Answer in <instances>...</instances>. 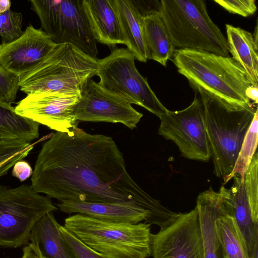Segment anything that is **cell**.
<instances>
[{
    "mask_svg": "<svg viewBox=\"0 0 258 258\" xmlns=\"http://www.w3.org/2000/svg\"><path fill=\"white\" fill-rule=\"evenodd\" d=\"M31 180L36 192L60 203L135 204L149 211L153 224L158 226L171 215L131 177L111 137L78 127L56 132L42 145Z\"/></svg>",
    "mask_w": 258,
    "mask_h": 258,
    "instance_id": "obj_1",
    "label": "cell"
},
{
    "mask_svg": "<svg viewBox=\"0 0 258 258\" xmlns=\"http://www.w3.org/2000/svg\"><path fill=\"white\" fill-rule=\"evenodd\" d=\"M172 60L178 73L196 92H203L229 104L252 105L245 95L252 85L243 68L232 57L192 49H176Z\"/></svg>",
    "mask_w": 258,
    "mask_h": 258,
    "instance_id": "obj_2",
    "label": "cell"
},
{
    "mask_svg": "<svg viewBox=\"0 0 258 258\" xmlns=\"http://www.w3.org/2000/svg\"><path fill=\"white\" fill-rule=\"evenodd\" d=\"M196 93L203 106L214 173L226 184L257 108L233 106L203 92Z\"/></svg>",
    "mask_w": 258,
    "mask_h": 258,
    "instance_id": "obj_3",
    "label": "cell"
},
{
    "mask_svg": "<svg viewBox=\"0 0 258 258\" xmlns=\"http://www.w3.org/2000/svg\"><path fill=\"white\" fill-rule=\"evenodd\" d=\"M151 224L100 220L75 214L64 227L86 245L107 258H148L151 255Z\"/></svg>",
    "mask_w": 258,
    "mask_h": 258,
    "instance_id": "obj_4",
    "label": "cell"
},
{
    "mask_svg": "<svg viewBox=\"0 0 258 258\" xmlns=\"http://www.w3.org/2000/svg\"><path fill=\"white\" fill-rule=\"evenodd\" d=\"M98 60L71 44H57L36 67L20 78V90L27 95L40 92L81 94L96 75Z\"/></svg>",
    "mask_w": 258,
    "mask_h": 258,
    "instance_id": "obj_5",
    "label": "cell"
},
{
    "mask_svg": "<svg viewBox=\"0 0 258 258\" xmlns=\"http://www.w3.org/2000/svg\"><path fill=\"white\" fill-rule=\"evenodd\" d=\"M158 12L175 48L229 56L226 38L210 17L205 1L161 0Z\"/></svg>",
    "mask_w": 258,
    "mask_h": 258,
    "instance_id": "obj_6",
    "label": "cell"
},
{
    "mask_svg": "<svg viewBox=\"0 0 258 258\" xmlns=\"http://www.w3.org/2000/svg\"><path fill=\"white\" fill-rule=\"evenodd\" d=\"M56 210L49 198L31 185H0V246L15 248L28 244L36 222Z\"/></svg>",
    "mask_w": 258,
    "mask_h": 258,
    "instance_id": "obj_7",
    "label": "cell"
},
{
    "mask_svg": "<svg viewBox=\"0 0 258 258\" xmlns=\"http://www.w3.org/2000/svg\"><path fill=\"white\" fill-rule=\"evenodd\" d=\"M41 29L56 44L69 43L97 58L98 51L83 0H31Z\"/></svg>",
    "mask_w": 258,
    "mask_h": 258,
    "instance_id": "obj_8",
    "label": "cell"
},
{
    "mask_svg": "<svg viewBox=\"0 0 258 258\" xmlns=\"http://www.w3.org/2000/svg\"><path fill=\"white\" fill-rule=\"evenodd\" d=\"M135 57L125 48H113L109 55L98 60L96 76L102 87L160 116L167 109L150 87L147 78L137 70Z\"/></svg>",
    "mask_w": 258,
    "mask_h": 258,
    "instance_id": "obj_9",
    "label": "cell"
},
{
    "mask_svg": "<svg viewBox=\"0 0 258 258\" xmlns=\"http://www.w3.org/2000/svg\"><path fill=\"white\" fill-rule=\"evenodd\" d=\"M158 134L173 142L182 156L207 162L211 151L206 132L204 108L196 94L190 105L179 111L167 110L159 117Z\"/></svg>",
    "mask_w": 258,
    "mask_h": 258,
    "instance_id": "obj_10",
    "label": "cell"
},
{
    "mask_svg": "<svg viewBox=\"0 0 258 258\" xmlns=\"http://www.w3.org/2000/svg\"><path fill=\"white\" fill-rule=\"evenodd\" d=\"M153 258H204L198 211L176 213L167 225L151 234Z\"/></svg>",
    "mask_w": 258,
    "mask_h": 258,
    "instance_id": "obj_11",
    "label": "cell"
},
{
    "mask_svg": "<svg viewBox=\"0 0 258 258\" xmlns=\"http://www.w3.org/2000/svg\"><path fill=\"white\" fill-rule=\"evenodd\" d=\"M73 114L79 122L120 123L130 129L135 128L143 116L127 100L92 79L83 88Z\"/></svg>",
    "mask_w": 258,
    "mask_h": 258,
    "instance_id": "obj_12",
    "label": "cell"
},
{
    "mask_svg": "<svg viewBox=\"0 0 258 258\" xmlns=\"http://www.w3.org/2000/svg\"><path fill=\"white\" fill-rule=\"evenodd\" d=\"M80 98V94L34 92L20 101L15 110L19 115L56 132L69 133L78 127L73 112Z\"/></svg>",
    "mask_w": 258,
    "mask_h": 258,
    "instance_id": "obj_13",
    "label": "cell"
},
{
    "mask_svg": "<svg viewBox=\"0 0 258 258\" xmlns=\"http://www.w3.org/2000/svg\"><path fill=\"white\" fill-rule=\"evenodd\" d=\"M57 45L41 29L30 24L18 39L0 44V64L20 78L36 67Z\"/></svg>",
    "mask_w": 258,
    "mask_h": 258,
    "instance_id": "obj_14",
    "label": "cell"
},
{
    "mask_svg": "<svg viewBox=\"0 0 258 258\" xmlns=\"http://www.w3.org/2000/svg\"><path fill=\"white\" fill-rule=\"evenodd\" d=\"M61 212L81 214L109 222L152 224L150 212L135 205L126 203L66 201L57 205Z\"/></svg>",
    "mask_w": 258,
    "mask_h": 258,
    "instance_id": "obj_15",
    "label": "cell"
},
{
    "mask_svg": "<svg viewBox=\"0 0 258 258\" xmlns=\"http://www.w3.org/2000/svg\"><path fill=\"white\" fill-rule=\"evenodd\" d=\"M83 5L97 42L110 47L124 44L113 0H83Z\"/></svg>",
    "mask_w": 258,
    "mask_h": 258,
    "instance_id": "obj_16",
    "label": "cell"
},
{
    "mask_svg": "<svg viewBox=\"0 0 258 258\" xmlns=\"http://www.w3.org/2000/svg\"><path fill=\"white\" fill-rule=\"evenodd\" d=\"M124 45L138 60H149L143 30L144 14L137 1L113 0Z\"/></svg>",
    "mask_w": 258,
    "mask_h": 258,
    "instance_id": "obj_17",
    "label": "cell"
},
{
    "mask_svg": "<svg viewBox=\"0 0 258 258\" xmlns=\"http://www.w3.org/2000/svg\"><path fill=\"white\" fill-rule=\"evenodd\" d=\"M214 223L218 239L226 258H250L245 240L234 217L229 189L224 186L221 204Z\"/></svg>",
    "mask_w": 258,
    "mask_h": 258,
    "instance_id": "obj_18",
    "label": "cell"
},
{
    "mask_svg": "<svg viewBox=\"0 0 258 258\" xmlns=\"http://www.w3.org/2000/svg\"><path fill=\"white\" fill-rule=\"evenodd\" d=\"M223 186L218 191L212 187L201 192L197 198V208L203 241L204 258H226L215 228L223 197Z\"/></svg>",
    "mask_w": 258,
    "mask_h": 258,
    "instance_id": "obj_19",
    "label": "cell"
},
{
    "mask_svg": "<svg viewBox=\"0 0 258 258\" xmlns=\"http://www.w3.org/2000/svg\"><path fill=\"white\" fill-rule=\"evenodd\" d=\"M229 189L236 222L245 240L250 258H257L258 217L253 213L244 185V178L234 175Z\"/></svg>",
    "mask_w": 258,
    "mask_h": 258,
    "instance_id": "obj_20",
    "label": "cell"
},
{
    "mask_svg": "<svg viewBox=\"0 0 258 258\" xmlns=\"http://www.w3.org/2000/svg\"><path fill=\"white\" fill-rule=\"evenodd\" d=\"M229 52L244 70L252 86H258L257 43L252 34L240 27L226 24Z\"/></svg>",
    "mask_w": 258,
    "mask_h": 258,
    "instance_id": "obj_21",
    "label": "cell"
},
{
    "mask_svg": "<svg viewBox=\"0 0 258 258\" xmlns=\"http://www.w3.org/2000/svg\"><path fill=\"white\" fill-rule=\"evenodd\" d=\"M53 212L42 217L32 227L29 242H36L47 258H75L62 237Z\"/></svg>",
    "mask_w": 258,
    "mask_h": 258,
    "instance_id": "obj_22",
    "label": "cell"
},
{
    "mask_svg": "<svg viewBox=\"0 0 258 258\" xmlns=\"http://www.w3.org/2000/svg\"><path fill=\"white\" fill-rule=\"evenodd\" d=\"M143 30L149 59L166 67L167 60L176 49L158 11H152L144 14Z\"/></svg>",
    "mask_w": 258,
    "mask_h": 258,
    "instance_id": "obj_23",
    "label": "cell"
},
{
    "mask_svg": "<svg viewBox=\"0 0 258 258\" xmlns=\"http://www.w3.org/2000/svg\"><path fill=\"white\" fill-rule=\"evenodd\" d=\"M39 124L18 114L15 107L0 101V139L31 143L39 137Z\"/></svg>",
    "mask_w": 258,
    "mask_h": 258,
    "instance_id": "obj_24",
    "label": "cell"
},
{
    "mask_svg": "<svg viewBox=\"0 0 258 258\" xmlns=\"http://www.w3.org/2000/svg\"><path fill=\"white\" fill-rule=\"evenodd\" d=\"M258 113L256 110L250 125L244 137L229 181L234 175L243 178L257 145Z\"/></svg>",
    "mask_w": 258,
    "mask_h": 258,
    "instance_id": "obj_25",
    "label": "cell"
},
{
    "mask_svg": "<svg viewBox=\"0 0 258 258\" xmlns=\"http://www.w3.org/2000/svg\"><path fill=\"white\" fill-rule=\"evenodd\" d=\"M35 143L12 140L0 145V176L6 175L18 161L23 160Z\"/></svg>",
    "mask_w": 258,
    "mask_h": 258,
    "instance_id": "obj_26",
    "label": "cell"
},
{
    "mask_svg": "<svg viewBox=\"0 0 258 258\" xmlns=\"http://www.w3.org/2000/svg\"><path fill=\"white\" fill-rule=\"evenodd\" d=\"M23 16L21 13L11 10L0 14V36L2 44L11 43L20 37L24 33L22 30Z\"/></svg>",
    "mask_w": 258,
    "mask_h": 258,
    "instance_id": "obj_27",
    "label": "cell"
},
{
    "mask_svg": "<svg viewBox=\"0 0 258 258\" xmlns=\"http://www.w3.org/2000/svg\"><path fill=\"white\" fill-rule=\"evenodd\" d=\"M258 154L254 153L244 176L245 192L254 215L258 217Z\"/></svg>",
    "mask_w": 258,
    "mask_h": 258,
    "instance_id": "obj_28",
    "label": "cell"
},
{
    "mask_svg": "<svg viewBox=\"0 0 258 258\" xmlns=\"http://www.w3.org/2000/svg\"><path fill=\"white\" fill-rule=\"evenodd\" d=\"M20 78L0 64V101L11 105L20 89Z\"/></svg>",
    "mask_w": 258,
    "mask_h": 258,
    "instance_id": "obj_29",
    "label": "cell"
},
{
    "mask_svg": "<svg viewBox=\"0 0 258 258\" xmlns=\"http://www.w3.org/2000/svg\"><path fill=\"white\" fill-rule=\"evenodd\" d=\"M58 228L75 258H107L86 245L63 226L59 224Z\"/></svg>",
    "mask_w": 258,
    "mask_h": 258,
    "instance_id": "obj_30",
    "label": "cell"
},
{
    "mask_svg": "<svg viewBox=\"0 0 258 258\" xmlns=\"http://www.w3.org/2000/svg\"><path fill=\"white\" fill-rule=\"evenodd\" d=\"M214 2L232 14L246 17L257 10L254 0H214Z\"/></svg>",
    "mask_w": 258,
    "mask_h": 258,
    "instance_id": "obj_31",
    "label": "cell"
},
{
    "mask_svg": "<svg viewBox=\"0 0 258 258\" xmlns=\"http://www.w3.org/2000/svg\"><path fill=\"white\" fill-rule=\"evenodd\" d=\"M33 170L29 163L24 160L18 161L13 167L12 175L24 181L32 176Z\"/></svg>",
    "mask_w": 258,
    "mask_h": 258,
    "instance_id": "obj_32",
    "label": "cell"
},
{
    "mask_svg": "<svg viewBox=\"0 0 258 258\" xmlns=\"http://www.w3.org/2000/svg\"><path fill=\"white\" fill-rule=\"evenodd\" d=\"M38 244L36 242H29L23 248V254L21 258H43Z\"/></svg>",
    "mask_w": 258,
    "mask_h": 258,
    "instance_id": "obj_33",
    "label": "cell"
},
{
    "mask_svg": "<svg viewBox=\"0 0 258 258\" xmlns=\"http://www.w3.org/2000/svg\"><path fill=\"white\" fill-rule=\"evenodd\" d=\"M245 95L250 101H253L254 103L258 102V87L251 85L245 90Z\"/></svg>",
    "mask_w": 258,
    "mask_h": 258,
    "instance_id": "obj_34",
    "label": "cell"
},
{
    "mask_svg": "<svg viewBox=\"0 0 258 258\" xmlns=\"http://www.w3.org/2000/svg\"><path fill=\"white\" fill-rule=\"evenodd\" d=\"M11 4L10 0H0V14L10 10Z\"/></svg>",
    "mask_w": 258,
    "mask_h": 258,
    "instance_id": "obj_35",
    "label": "cell"
},
{
    "mask_svg": "<svg viewBox=\"0 0 258 258\" xmlns=\"http://www.w3.org/2000/svg\"><path fill=\"white\" fill-rule=\"evenodd\" d=\"M11 140H1L0 139V145L9 141H11Z\"/></svg>",
    "mask_w": 258,
    "mask_h": 258,
    "instance_id": "obj_36",
    "label": "cell"
},
{
    "mask_svg": "<svg viewBox=\"0 0 258 258\" xmlns=\"http://www.w3.org/2000/svg\"><path fill=\"white\" fill-rule=\"evenodd\" d=\"M0 258H8V257H3L0 256Z\"/></svg>",
    "mask_w": 258,
    "mask_h": 258,
    "instance_id": "obj_37",
    "label": "cell"
},
{
    "mask_svg": "<svg viewBox=\"0 0 258 258\" xmlns=\"http://www.w3.org/2000/svg\"><path fill=\"white\" fill-rule=\"evenodd\" d=\"M43 258H47V257H44H44H43Z\"/></svg>",
    "mask_w": 258,
    "mask_h": 258,
    "instance_id": "obj_38",
    "label": "cell"
}]
</instances>
